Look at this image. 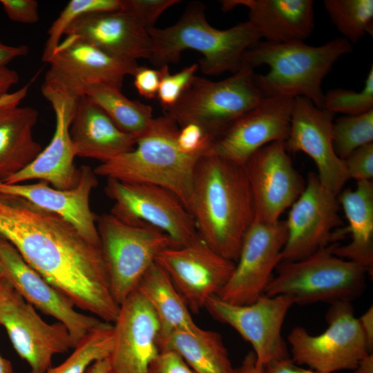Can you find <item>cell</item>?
<instances>
[{"label":"cell","mask_w":373,"mask_h":373,"mask_svg":"<svg viewBox=\"0 0 373 373\" xmlns=\"http://www.w3.org/2000/svg\"><path fill=\"white\" fill-rule=\"evenodd\" d=\"M29 85H25L19 90L9 93L0 99V106L6 105H18L27 95Z\"/></svg>","instance_id":"obj_49"},{"label":"cell","mask_w":373,"mask_h":373,"mask_svg":"<svg viewBox=\"0 0 373 373\" xmlns=\"http://www.w3.org/2000/svg\"><path fill=\"white\" fill-rule=\"evenodd\" d=\"M148 373H196L175 352L160 351L149 366Z\"/></svg>","instance_id":"obj_42"},{"label":"cell","mask_w":373,"mask_h":373,"mask_svg":"<svg viewBox=\"0 0 373 373\" xmlns=\"http://www.w3.org/2000/svg\"><path fill=\"white\" fill-rule=\"evenodd\" d=\"M336 244L302 260L280 262L264 294L288 296L301 305L359 298L366 288L367 274L359 265L336 256Z\"/></svg>","instance_id":"obj_6"},{"label":"cell","mask_w":373,"mask_h":373,"mask_svg":"<svg viewBox=\"0 0 373 373\" xmlns=\"http://www.w3.org/2000/svg\"><path fill=\"white\" fill-rule=\"evenodd\" d=\"M157 343L160 351L177 352L196 373H238L217 332L201 328L195 334L174 332Z\"/></svg>","instance_id":"obj_30"},{"label":"cell","mask_w":373,"mask_h":373,"mask_svg":"<svg viewBox=\"0 0 373 373\" xmlns=\"http://www.w3.org/2000/svg\"><path fill=\"white\" fill-rule=\"evenodd\" d=\"M348 222L345 228L350 242L337 243L334 254L361 266L371 277L373 275V183L356 182L354 190L347 189L337 196Z\"/></svg>","instance_id":"obj_27"},{"label":"cell","mask_w":373,"mask_h":373,"mask_svg":"<svg viewBox=\"0 0 373 373\" xmlns=\"http://www.w3.org/2000/svg\"><path fill=\"white\" fill-rule=\"evenodd\" d=\"M187 209L199 237L215 252L236 262L255 220L244 166L216 155L201 157L193 173Z\"/></svg>","instance_id":"obj_2"},{"label":"cell","mask_w":373,"mask_h":373,"mask_svg":"<svg viewBox=\"0 0 373 373\" xmlns=\"http://www.w3.org/2000/svg\"><path fill=\"white\" fill-rule=\"evenodd\" d=\"M0 325L17 353L28 363L30 373H47L55 354L73 348L65 325L44 321L15 289L0 303Z\"/></svg>","instance_id":"obj_18"},{"label":"cell","mask_w":373,"mask_h":373,"mask_svg":"<svg viewBox=\"0 0 373 373\" xmlns=\"http://www.w3.org/2000/svg\"><path fill=\"white\" fill-rule=\"evenodd\" d=\"M38 111L30 106H0V180L30 164L42 151L34 139Z\"/></svg>","instance_id":"obj_28"},{"label":"cell","mask_w":373,"mask_h":373,"mask_svg":"<svg viewBox=\"0 0 373 373\" xmlns=\"http://www.w3.org/2000/svg\"><path fill=\"white\" fill-rule=\"evenodd\" d=\"M43 95L50 103L55 113L53 136L30 164L3 182L21 184L37 180L58 189H70L77 185L80 176L79 169L74 164L76 156L70 136V126L78 100L52 93Z\"/></svg>","instance_id":"obj_22"},{"label":"cell","mask_w":373,"mask_h":373,"mask_svg":"<svg viewBox=\"0 0 373 373\" xmlns=\"http://www.w3.org/2000/svg\"><path fill=\"white\" fill-rule=\"evenodd\" d=\"M75 156L108 162L133 150L136 140L122 131L88 96L77 101L70 126Z\"/></svg>","instance_id":"obj_26"},{"label":"cell","mask_w":373,"mask_h":373,"mask_svg":"<svg viewBox=\"0 0 373 373\" xmlns=\"http://www.w3.org/2000/svg\"><path fill=\"white\" fill-rule=\"evenodd\" d=\"M97 227L111 294L120 305L158 254L173 245L157 229L126 223L111 213L97 218Z\"/></svg>","instance_id":"obj_8"},{"label":"cell","mask_w":373,"mask_h":373,"mask_svg":"<svg viewBox=\"0 0 373 373\" xmlns=\"http://www.w3.org/2000/svg\"><path fill=\"white\" fill-rule=\"evenodd\" d=\"M263 373H321L296 364L290 357L271 362L264 366Z\"/></svg>","instance_id":"obj_44"},{"label":"cell","mask_w":373,"mask_h":373,"mask_svg":"<svg viewBox=\"0 0 373 373\" xmlns=\"http://www.w3.org/2000/svg\"><path fill=\"white\" fill-rule=\"evenodd\" d=\"M198 68V64H193L178 73L171 74L168 65L159 68L160 82L157 98L163 110L171 108L178 101Z\"/></svg>","instance_id":"obj_37"},{"label":"cell","mask_w":373,"mask_h":373,"mask_svg":"<svg viewBox=\"0 0 373 373\" xmlns=\"http://www.w3.org/2000/svg\"><path fill=\"white\" fill-rule=\"evenodd\" d=\"M237 370L238 373H263L264 367L257 363L256 355L251 351L245 356Z\"/></svg>","instance_id":"obj_48"},{"label":"cell","mask_w":373,"mask_h":373,"mask_svg":"<svg viewBox=\"0 0 373 373\" xmlns=\"http://www.w3.org/2000/svg\"><path fill=\"white\" fill-rule=\"evenodd\" d=\"M155 262L194 313L218 296L235 268L233 261L215 252L200 237L189 245L164 249Z\"/></svg>","instance_id":"obj_15"},{"label":"cell","mask_w":373,"mask_h":373,"mask_svg":"<svg viewBox=\"0 0 373 373\" xmlns=\"http://www.w3.org/2000/svg\"><path fill=\"white\" fill-rule=\"evenodd\" d=\"M178 130L177 123L166 115L154 118L133 150L101 163L93 170L95 175L163 187L175 193L187 209L193 173L201 157L180 150L176 142Z\"/></svg>","instance_id":"obj_5"},{"label":"cell","mask_w":373,"mask_h":373,"mask_svg":"<svg viewBox=\"0 0 373 373\" xmlns=\"http://www.w3.org/2000/svg\"><path fill=\"white\" fill-rule=\"evenodd\" d=\"M334 115L305 97H295L289 134L284 144L288 153L303 152L312 158L320 182L338 196L350 179L334 148Z\"/></svg>","instance_id":"obj_19"},{"label":"cell","mask_w":373,"mask_h":373,"mask_svg":"<svg viewBox=\"0 0 373 373\" xmlns=\"http://www.w3.org/2000/svg\"><path fill=\"white\" fill-rule=\"evenodd\" d=\"M64 35H74L113 57L149 59L152 41L147 30L127 13L118 10L85 14Z\"/></svg>","instance_id":"obj_24"},{"label":"cell","mask_w":373,"mask_h":373,"mask_svg":"<svg viewBox=\"0 0 373 373\" xmlns=\"http://www.w3.org/2000/svg\"><path fill=\"white\" fill-rule=\"evenodd\" d=\"M254 70L242 65L231 77L217 82L195 75L178 101L164 110V115L180 126L196 124L214 140L263 99Z\"/></svg>","instance_id":"obj_7"},{"label":"cell","mask_w":373,"mask_h":373,"mask_svg":"<svg viewBox=\"0 0 373 373\" xmlns=\"http://www.w3.org/2000/svg\"><path fill=\"white\" fill-rule=\"evenodd\" d=\"M5 278L3 268L0 260V278Z\"/></svg>","instance_id":"obj_54"},{"label":"cell","mask_w":373,"mask_h":373,"mask_svg":"<svg viewBox=\"0 0 373 373\" xmlns=\"http://www.w3.org/2000/svg\"><path fill=\"white\" fill-rule=\"evenodd\" d=\"M137 290L148 301L160 324L158 340L174 332L195 334L199 327L166 271L155 262L140 280Z\"/></svg>","instance_id":"obj_29"},{"label":"cell","mask_w":373,"mask_h":373,"mask_svg":"<svg viewBox=\"0 0 373 373\" xmlns=\"http://www.w3.org/2000/svg\"><path fill=\"white\" fill-rule=\"evenodd\" d=\"M113 326V347L109 357L113 373H148L160 353V324L145 298L137 291L119 305Z\"/></svg>","instance_id":"obj_21"},{"label":"cell","mask_w":373,"mask_h":373,"mask_svg":"<svg viewBox=\"0 0 373 373\" xmlns=\"http://www.w3.org/2000/svg\"><path fill=\"white\" fill-rule=\"evenodd\" d=\"M120 10L119 0H71L50 26L41 59L46 62L61 42L69 26L79 17L90 12Z\"/></svg>","instance_id":"obj_34"},{"label":"cell","mask_w":373,"mask_h":373,"mask_svg":"<svg viewBox=\"0 0 373 373\" xmlns=\"http://www.w3.org/2000/svg\"><path fill=\"white\" fill-rule=\"evenodd\" d=\"M134 77V86L143 97L149 99L157 98L160 82V70L138 66Z\"/></svg>","instance_id":"obj_43"},{"label":"cell","mask_w":373,"mask_h":373,"mask_svg":"<svg viewBox=\"0 0 373 373\" xmlns=\"http://www.w3.org/2000/svg\"><path fill=\"white\" fill-rule=\"evenodd\" d=\"M120 10L129 15L146 30L155 27L161 15L180 0H119Z\"/></svg>","instance_id":"obj_38"},{"label":"cell","mask_w":373,"mask_h":373,"mask_svg":"<svg viewBox=\"0 0 373 373\" xmlns=\"http://www.w3.org/2000/svg\"><path fill=\"white\" fill-rule=\"evenodd\" d=\"M243 166L253 197L255 219L267 223L279 221L306 184L294 166L284 142H274L262 147Z\"/></svg>","instance_id":"obj_16"},{"label":"cell","mask_w":373,"mask_h":373,"mask_svg":"<svg viewBox=\"0 0 373 373\" xmlns=\"http://www.w3.org/2000/svg\"><path fill=\"white\" fill-rule=\"evenodd\" d=\"M146 30L153 46L149 60L154 66L176 64L184 50H193L202 55L198 64L201 72L214 76L238 72L245 51L261 39L249 21L226 30L212 27L205 6L198 1L191 2L173 26Z\"/></svg>","instance_id":"obj_3"},{"label":"cell","mask_w":373,"mask_h":373,"mask_svg":"<svg viewBox=\"0 0 373 373\" xmlns=\"http://www.w3.org/2000/svg\"><path fill=\"white\" fill-rule=\"evenodd\" d=\"M86 96L99 106L118 128L136 141L146 133L154 119L151 106L129 99L117 88L95 86Z\"/></svg>","instance_id":"obj_31"},{"label":"cell","mask_w":373,"mask_h":373,"mask_svg":"<svg viewBox=\"0 0 373 373\" xmlns=\"http://www.w3.org/2000/svg\"><path fill=\"white\" fill-rule=\"evenodd\" d=\"M294 300L285 295L262 294L247 305H235L211 297L204 307L216 320L233 327L254 350L261 366L289 357L282 336L285 318Z\"/></svg>","instance_id":"obj_13"},{"label":"cell","mask_w":373,"mask_h":373,"mask_svg":"<svg viewBox=\"0 0 373 373\" xmlns=\"http://www.w3.org/2000/svg\"><path fill=\"white\" fill-rule=\"evenodd\" d=\"M349 179L372 181L373 178V143L362 146L343 160Z\"/></svg>","instance_id":"obj_40"},{"label":"cell","mask_w":373,"mask_h":373,"mask_svg":"<svg viewBox=\"0 0 373 373\" xmlns=\"http://www.w3.org/2000/svg\"><path fill=\"white\" fill-rule=\"evenodd\" d=\"M228 12L241 6L249 10V21L261 39L271 43L304 41L314 28L312 0H222Z\"/></svg>","instance_id":"obj_25"},{"label":"cell","mask_w":373,"mask_h":373,"mask_svg":"<svg viewBox=\"0 0 373 373\" xmlns=\"http://www.w3.org/2000/svg\"><path fill=\"white\" fill-rule=\"evenodd\" d=\"M46 63L49 68L42 95L52 93L75 100L98 86L122 88L125 76L135 74L136 61L122 60L104 53L74 35H66Z\"/></svg>","instance_id":"obj_9"},{"label":"cell","mask_w":373,"mask_h":373,"mask_svg":"<svg viewBox=\"0 0 373 373\" xmlns=\"http://www.w3.org/2000/svg\"><path fill=\"white\" fill-rule=\"evenodd\" d=\"M353 373H373V354L369 353L358 363Z\"/></svg>","instance_id":"obj_50"},{"label":"cell","mask_w":373,"mask_h":373,"mask_svg":"<svg viewBox=\"0 0 373 373\" xmlns=\"http://www.w3.org/2000/svg\"><path fill=\"white\" fill-rule=\"evenodd\" d=\"M294 101L287 97H264L216 137L206 155L244 166L262 147L274 142H285L289 134Z\"/></svg>","instance_id":"obj_17"},{"label":"cell","mask_w":373,"mask_h":373,"mask_svg":"<svg viewBox=\"0 0 373 373\" xmlns=\"http://www.w3.org/2000/svg\"><path fill=\"white\" fill-rule=\"evenodd\" d=\"M287 231L285 220L274 223L254 220L247 231L229 280L218 294L235 305H247L265 294L281 261Z\"/></svg>","instance_id":"obj_14"},{"label":"cell","mask_w":373,"mask_h":373,"mask_svg":"<svg viewBox=\"0 0 373 373\" xmlns=\"http://www.w3.org/2000/svg\"><path fill=\"white\" fill-rule=\"evenodd\" d=\"M28 52L27 46H10L0 41V66H7L15 59L26 55Z\"/></svg>","instance_id":"obj_45"},{"label":"cell","mask_w":373,"mask_h":373,"mask_svg":"<svg viewBox=\"0 0 373 373\" xmlns=\"http://www.w3.org/2000/svg\"><path fill=\"white\" fill-rule=\"evenodd\" d=\"M213 140L209 134L194 123L180 126L176 137L177 145L182 153L199 157L207 154Z\"/></svg>","instance_id":"obj_39"},{"label":"cell","mask_w":373,"mask_h":373,"mask_svg":"<svg viewBox=\"0 0 373 373\" xmlns=\"http://www.w3.org/2000/svg\"><path fill=\"white\" fill-rule=\"evenodd\" d=\"M337 195L324 187L317 174L309 173L305 189L291 206L285 221L287 236L280 262L296 261L345 235Z\"/></svg>","instance_id":"obj_12"},{"label":"cell","mask_w":373,"mask_h":373,"mask_svg":"<svg viewBox=\"0 0 373 373\" xmlns=\"http://www.w3.org/2000/svg\"><path fill=\"white\" fill-rule=\"evenodd\" d=\"M325 320L327 328L312 335L300 326L287 336L291 359L298 365L321 373L354 370L370 352L352 302L331 304Z\"/></svg>","instance_id":"obj_10"},{"label":"cell","mask_w":373,"mask_h":373,"mask_svg":"<svg viewBox=\"0 0 373 373\" xmlns=\"http://www.w3.org/2000/svg\"><path fill=\"white\" fill-rule=\"evenodd\" d=\"M365 86L359 91L336 88L324 94L323 108L334 114L339 113L355 116L373 110V67L365 79Z\"/></svg>","instance_id":"obj_36"},{"label":"cell","mask_w":373,"mask_h":373,"mask_svg":"<svg viewBox=\"0 0 373 373\" xmlns=\"http://www.w3.org/2000/svg\"><path fill=\"white\" fill-rule=\"evenodd\" d=\"M353 46L338 37L319 46L304 41L271 43L259 41L244 53L242 65L254 69L266 64L269 71L255 75V82L264 97H303L323 108V78L334 64L352 51Z\"/></svg>","instance_id":"obj_4"},{"label":"cell","mask_w":373,"mask_h":373,"mask_svg":"<svg viewBox=\"0 0 373 373\" xmlns=\"http://www.w3.org/2000/svg\"><path fill=\"white\" fill-rule=\"evenodd\" d=\"M77 185L70 189L54 188L46 182L7 184L0 180V193L22 198L34 205L55 213L70 223L87 240L100 246L97 218L90 207V195L97 185L94 171L86 165L79 168Z\"/></svg>","instance_id":"obj_23"},{"label":"cell","mask_w":373,"mask_h":373,"mask_svg":"<svg viewBox=\"0 0 373 373\" xmlns=\"http://www.w3.org/2000/svg\"><path fill=\"white\" fill-rule=\"evenodd\" d=\"M88 373H113L109 358L93 363Z\"/></svg>","instance_id":"obj_51"},{"label":"cell","mask_w":373,"mask_h":373,"mask_svg":"<svg viewBox=\"0 0 373 373\" xmlns=\"http://www.w3.org/2000/svg\"><path fill=\"white\" fill-rule=\"evenodd\" d=\"M107 180L105 192L114 201L111 213L120 220L150 225L165 233L175 247L199 238L191 214L171 191L153 184Z\"/></svg>","instance_id":"obj_11"},{"label":"cell","mask_w":373,"mask_h":373,"mask_svg":"<svg viewBox=\"0 0 373 373\" xmlns=\"http://www.w3.org/2000/svg\"><path fill=\"white\" fill-rule=\"evenodd\" d=\"M373 143V110L365 113L338 117L333 124L336 153L345 160L358 148Z\"/></svg>","instance_id":"obj_35"},{"label":"cell","mask_w":373,"mask_h":373,"mask_svg":"<svg viewBox=\"0 0 373 373\" xmlns=\"http://www.w3.org/2000/svg\"><path fill=\"white\" fill-rule=\"evenodd\" d=\"M13 289V286L6 278H0V303Z\"/></svg>","instance_id":"obj_52"},{"label":"cell","mask_w":373,"mask_h":373,"mask_svg":"<svg viewBox=\"0 0 373 373\" xmlns=\"http://www.w3.org/2000/svg\"><path fill=\"white\" fill-rule=\"evenodd\" d=\"M0 4L13 21L34 24L39 21V4L35 0H0Z\"/></svg>","instance_id":"obj_41"},{"label":"cell","mask_w":373,"mask_h":373,"mask_svg":"<svg viewBox=\"0 0 373 373\" xmlns=\"http://www.w3.org/2000/svg\"><path fill=\"white\" fill-rule=\"evenodd\" d=\"M0 260L5 278L15 290L33 307L65 325L73 348L90 331L105 322L77 312L71 299L28 265L18 251L1 237Z\"/></svg>","instance_id":"obj_20"},{"label":"cell","mask_w":373,"mask_h":373,"mask_svg":"<svg viewBox=\"0 0 373 373\" xmlns=\"http://www.w3.org/2000/svg\"><path fill=\"white\" fill-rule=\"evenodd\" d=\"M0 237L76 307L115 322L119 305L111 294L100 246L70 223L22 198L0 193Z\"/></svg>","instance_id":"obj_1"},{"label":"cell","mask_w":373,"mask_h":373,"mask_svg":"<svg viewBox=\"0 0 373 373\" xmlns=\"http://www.w3.org/2000/svg\"><path fill=\"white\" fill-rule=\"evenodd\" d=\"M19 79V74L7 66H0V99L8 94L11 87Z\"/></svg>","instance_id":"obj_46"},{"label":"cell","mask_w":373,"mask_h":373,"mask_svg":"<svg viewBox=\"0 0 373 373\" xmlns=\"http://www.w3.org/2000/svg\"><path fill=\"white\" fill-rule=\"evenodd\" d=\"M323 5L331 21L352 44L366 34L372 36V0H325Z\"/></svg>","instance_id":"obj_32"},{"label":"cell","mask_w":373,"mask_h":373,"mask_svg":"<svg viewBox=\"0 0 373 373\" xmlns=\"http://www.w3.org/2000/svg\"><path fill=\"white\" fill-rule=\"evenodd\" d=\"M113 347V326L104 322L85 335L74 352L61 364L51 367L47 373H84L97 361L109 358Z\"/></svg>","instance_id":"obj_33"},{"label":"cell","mask_w":373,"mask_h":373,"mask_svg":"<svg viewBox=\"0 0 373 373\" xmlns=\"http://www.w3.org/2000/svg\"><path fill=\"white\" fill-rule=\"evenodd\" d=\"M0 373H15L12 363L9 360L0 355Z\"/></svg>","instance_id":"obj_53"},{"label":"cell","mask_w":373,"mask_h":373,"mask_svg":"<svg viewBox=\"0 0 373 373\" xmlns=\"http://www.w3.org/2000/svg\"><path fill=\"white\" fill-rule=\"evenodd\" d=\"M358 319L370 352L373 350V307L371 306Z\"/></svg>","instance_id":"obj_47"}]
</instances>
